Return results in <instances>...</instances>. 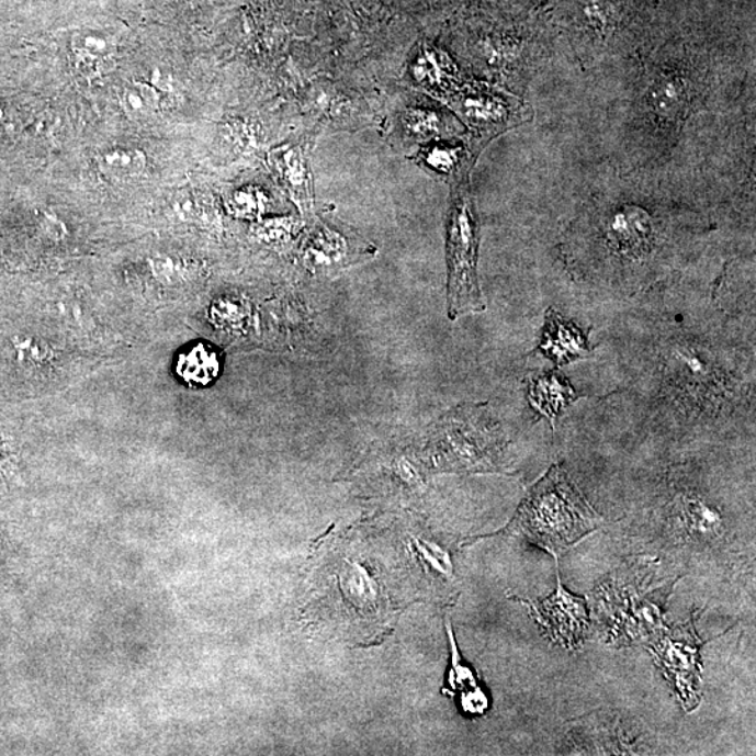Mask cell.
Listing matches in <instances>:
<instances>
[{
    "label": "cell",
    "instance_id": "6da1fadb",
    "mask_svg": "<svg viewBox=\"0 0 756 756\" xmlns=\"http://www.w3.org/2000/svg\"><path fill=\"white\" fill-rule=\"evenodd\" d=\"M617 72L618 171L681 187L693 177L755 184V60L651 37Z\"/></svg>",
    "mask_w": 756,
    "mask_h": 756
},
{
    "label": "cell",
    "instance_id": "5bb4252c",
    "mask_svg": "<svg viewBox=\"0 0 756 756\" xmlns=\"http://www.w3.org/2000/svg\"><path fill=\"white\" fill-rule=\"evenodd\" d=\"M121 106L125 114L131 119H147L160 109V93L154 84L140 82H129L121 91Z\"/></svg>",
    "mask_w": 756,
    "mask_h": 756
},
{
    "label": "cell",
    "instance_id": "277c9868",
    "mask_svg": "<svg viewBox=\"0 0 756 756\" xmlns=\"http://www.w3.org/2000/svg\"><path fill=\"white\" fill-rule=\"evenodd\" d=\"M486 404H464L450 410L439 426L440 444L450 464L460 470H490L504 440L490 425Z\"/></svg>",
    "mask_w": 756,
    "mask_h": 756
},
{
    "label": "cell",
    "instance_id": "9c48e42d",
    "mask_svg": "<svg viewBox=\"0 0 756 756\" xmlns=\"http://www.w3.org/2000/svg\"><path fill=\"white\" fill-rule=\"evenodd\" d=\"M116 38L104 29L82 27L70 34L69 49L83 75H99L109 68L116 54Z\"/></svg>",
    "mask_w": 756,
    "mask_h": 756
},
{
    "label": "cell",
    "instance_id": "8992f818",
    "mask_svg": "<svg viewBox=\"0 0 756 756\" xmlns=\"http://www.w3.org/2000/svg\"><path fill=\"white\" fill-rule=\"evenodd\" d=\"M557 590L544 601H522L529 603L531 617L535 619L550 636L552 642L561 646L576 648L586 636L588 617L585 600L573 597L561 585L557 576Z\"/></svg>",
    "mask_w": 756,
    "mask_h": 756
},
{
    "label": "cell",
    "instance_id": "8fae6325",
    "mask_svg": "<svg viewBox=\"0 0 756 756\" xmlns=\"http://www.w3.org/2000/svg\"><path fill=\"white\" fill-rule=\"evenodd\" d=\"M98 167L105 177L132 180L144 174L147 167L145 151L134 146H114L101 151Z\"/></svg>",
    "mask_w": 756,
    "mask_h": 756
},
{
    "label": "cell",
    "instance_id": "ba28073f",
    "mask_svg": "<svg viewBox=\"0 0 756 756\" xmlns=\"http://www.w3.org/2000/svg\"><path fill=\"white\" fill-rule=\"evenodd\" d=\"M271 166L303 215L314 206L313 177L306 144L278 147L271 154Z\"/></svg>",
    "mask_w": 756,
    "mask_h": 756
},
{
    "label": "cell",
    "instance_id": "52a82bcc",
    "mask_svg": "<svg viewBox=\"0 0 756 756\" xmlns=\"http://www.w3.org/2000/svg\"><path fill=\"white\" fill-rule=\"evenodd\" d=\"M537 352L544 354L556 368H562L590 358L593 348L586 331L556 309L548 308Z\"/></svg>",
    "mask_w": 756,
    "mask_h": 756
},
{
    "label": "cell",
    "instance_id": "30bf717a",
    "mask_svg": "<svg viewBox=\"0 0 756 756\" xmlns=\"http://www.w3.org/2000/svg\"><path fill=\"white\" fill-rule=\"evenodd\" d=\"M578 397L580 395L573 388L569 380L560 372L537 374L529 380L527 398L538 415L550 420L552 429L563 410L571 407Z\"/></svg>",
    "mask_w": 756,
    "mask_h": 756
},
{
    "label": "cell",
    "instance_id": "4fadbf2b",
    "mask_svg": "<svg viewBox=\"0 0 756 756\" xmlns=\"http://www.w3.org/2000/svg\"><path fill=\"white\" fill-rule=\"evenodd\" d=\"M653 652L658 654L663 667L674 674L675 684H679L682 674L688 675L689 682L697 678L698 648L691 642H664Z\"/></svg>",
    "mask_w": 756,
    "mask_h": 756
},
{
    "label": "cell",
    "instance_id": "3957f363",
    "mask_svg": "<svg viewBox=\"0 0 756 756\" xmlns=\"http://www.w3.org/2000/svg\"><path fill=\"white\" fill-rule=\"evenodd\" d=\"M481 226L470 172L451 181L448 217V314L456 319L485 312L478 279Z\"/></svg>",
    "mask_w": 756,
    "mask_h": 756
},
{
    "label": "cell",
    "instance_id": "7c38bea8",
    "mask_svg": "<svg viewBox=\"0 0 756 756\" xmlns=\"http://www.w3.org/2000/svg\"><path fill=\"white\" fill-rule=\"evenodd\" d=\"M221 362L217 353L204 343L196 345L190 352L182 354L179 362V373L185 382L195 385H206L219 374Z\"/></svg>",
    "mask_w": 756,
    "mask_h": 756
},
{
    "label": "cell",
    "instance_id": "5b68a950",
    "mask_svg": "<svg viewBox=\"0 0 756 756\" xmlns=\"http://www.w3.org/2000/svg\"><path fill=\"white\" fill-rule=\"evenodd\" d=\"M448 99L479 139H489L532 116L530 106L515 94L482 84L463 83Z\"/></svg>",
    "mask_w": 756,
    "mask_h": 756
},
{
    "label": "cell",
    "instance_id": "7a4b0ae2",
    "mask_svg": "<svg viewBox=\"0 0 756 756\" xmlns=\"http://www.w3.org/2000/svg\"><path fill=\"white\" fill-rule=\"evenodd\" d=\"M601 517L561 464L553 465L522 500L510 524L522 535L557 557L596 531Z\"/></svg>",
    "mask_w": 756,
    "mask_h": 756
}]
</instances>
